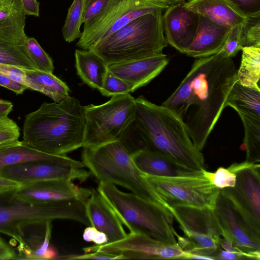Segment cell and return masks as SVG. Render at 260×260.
Returning <instances> with one entry per match:
<instances>
[{
	"mask_svg": "<svg viewBox=\"0 0 260 260\" xmlns=\"http://www.w3.org/2000/svg\"><path fill=\"white\" fill-rule=\"evenodd\" d=\"M85 253L101 251L127 259H183L187 254L179 246L167 244L142 234H127L123 239L113 243L84 247Z\"/></svg>",
	"mask_w": 260,
	"mask_h": 260,
	"instance_id": "12",
	"label": "cell"
},
{
	"mask_svg": "<svg viewBox=\"0 0 260 260\" xmlns=\"http://www.w3.org/2000/svg\"><path fill=\"white\" fill-rule=\"evenodd\" d=\"M24 71L27 88L40 92L56 103L61 102L70 96L68 86L53 73L26 69Z\"/></svg>",
	"mask_w": 260,
	"mask_h": 260,
	"instance_id": "26",
	"label": "cell"
},
{
	"mask_svg": "<svg viewBox=\"0 0 260 260\" xmlns=\"http://www.w3.org/2000/svg\"><path fill=\"white\" fill-rule=\"evenodd\" d=\"M110 0H86L83 23L86 24L98 16L105 8Z\"/></svg>",
	"mask_w": 260,
	"mask_h": 260,
	"instance_id": "39",
	"label": "cell"
},
{
	"mask_svg": "<svg viewBox=\"0 0 260 260\" xmlns=\"http://www.w3.org/2000/svg\"><path fill=\"white\" fill-rule=\"evenodd\" d=\"M65 259H123L121 256L109 254L101 251L87 252L81 255H70L59 257Z\"/></svg>",
	"mask_w": 260,
	"mask_h": 260,
	"instance_id": "41",
	"label": "cell"
},
{
	"mask_svg": "<svg viewBox=\"0 0 260 260\" xmlns=\"http://www.w3.org/2000/svg\"><path fill=\"white\" fill-rule=\"evenodd\" d=\"M214 210L223 231L222 237L230 239L250 259L259 260L260 238L253 233L221 189Z\"/></svg>",
	"mask_w": 260,
	"mask_h": 260,
	"instance_id": "13",
	"label": "cell"
},
{
	"mask_svg": "<svg viewBox=\"0 0 260 260\" xmlns=\"http://www.w3.org/2000/svg\"><path fill=\"white\" fill-rule=\"evenodd\" d=\"M247 18L243 27L245 46L260 47V15Z\"/></svg>",
	"mask_w": 260,
	"mask_h": 260,
	"instance_id": "35",
	"label": "cell"
},
{
	"mask_svg": "<svg viewBox=\"0 0 260 260\" xmlns=\"http://www.w3.org/2000/svg\"><path fill=\"white\" fill-rule=\"evenodd\" d=\"M98 192L113 208L130 233L145 235L161 243H177L174 216L170 210L133 193L120 190L115 185L100 181Z\"/></svg>",
	"mask_w": 260,
	"mask_h": 260,
	"instance_id": "6",
	"label": "cell"
},
{
	"mask_svg": "<svg viewBox=\"0 0 260 260\" xmlns=\"http://www.w3.org/2000/svg\"><path fill=\"white\" fill-rule=\"evenodd\" d=\"M225 106L231 107L237 112L260 119L259 86H246L237 80L228 94Z\"/></svg>",
	"mask_w": 260,
	"mask_h": 260,
	"instance_id": "27",
	"label": "cell"
},
{
	"mask_svg": "<svg viewBox=\"0 0 260 260\" xmlns=\"http://www.w3.org/2000/svg\"><path fill=\"white\" fill-rule=\"evenodd\" d=\"M240 66L237 70L238 82L248 87L258 86L260 77V47L244 46Z\"/></svg>",
	"mask_w": 260,
	"mask_h": 260,
	"instance_id": "28",
	"label": "cell"
},
{
	"mask_svg": "<svg viewBox=\"0 0 260 260\" xmlns=\"http://www.w3.org/2000/svg\"></svg>",
	"mask_w": 260,
	"mask_h": 260,
	"instance_id": "50",
	"label": "cell"
},
{
	"mask_svg": "<svg viewBox=\"0 0 260 260\" xmlns=\"http://www.w3.org/2000/svg\"><path fill=\"white\" fill-rule=\"evenodd\" d=\"M131 155L136 167L145 175L169 177L205 175V170L199 171L186 167L160 153L141 150Z\"/></svg>",
	"mask_w": 260,
	"mask_h": 260,
	"instance_id": "20",
	"label": "cell"
},
{
	"mask_svg": "<svg viewBox=\"0 0 260 260\" xmlns=\"http://www.w3.org/2000/svg\"><path fill=\"white\" fill-rule=\"evenodd\" d=\"M83 239L87 242H92L96 245H100L108 242L106 235L92 226H87L83 233Z\"/></svg>",
	"mask_w": 260,
	"mask_h": 260,
	"instance_id": "42",
	"label": "cell"
},
{
	"mask_svg": "<svg viewBox=\"0 0 260 260\" xmlns=\"http://www.w3.org/2000/svg\"><path fill=\"white\" fill-rule=\"evenodd\" d=\"M164 12L162 24L166 40L184 54L196 36L200 15L181 3L169 6Z\"/></svg>",
	"mask_w": 260,
	"mask_h": 260,
	"instance_id": "16",
	"label": "cell"
},
{
	"mask_svg": "<svg viewBox=\"0 0 260 260\" xmlns=\"http://www.w3.org/2000/svg\"><path fill=\"white\" fill-rule=\"evenodd\" d=\"M17 258L14 249L0 237V259Z\"/></svg>",
	"mask_w": 260,
	"mask_h": 260,
	"instance_id": "45",
	"label": "cell"
},
{
	"mask_svg": "<svg viewBox=\"0 0 260 260\" xmlns=\"http://www.w3.org/2000/svg\"><path fill=\"white\" fill-rule=\"evenodd\" d=\"M228 169L236 175L234 187L221 190L253 233L260 238V165L234 163Z\"/></svg>",
	"mask_w": 260,
	"mask_h": 260,
	"instance_id": "11",
	"label": "cell"
},
{
	"mask_svg": "<svg viewBox=\"0 0 260 260\" xmlns=\"http://www.w3.org/2000/svg\"><path fill=\"white\" fill-rule=\"evenodd\" d=\"M30 161H46L75 168H83L82 161L67 155L47 154L25 146L22 141L15 140L0 144V171L11 165Z\"/></svg>",
	"mask_w": 260,
	"mask_h": 260,
	"instance_id": "21",
	"label": "cell"
},
{
	"mask_svg": "<svg viewBox=\"0 0 260 260\" xmlns=\"http://www.w3.org/2000/svg\"><path fill=\"white\" fill-rule=\"evenodd\" d=\"M99 91L104 96L112 97L118 94L132 92V88L126 82L108 70L102 87Z\"/></svg>",
	"mask_w": 260,
	"mask_h": 260,
	"instance_id": "34",
	"label": "cell"
},
{
	"mask_svg": "<svg viewBox=\"0 0 260 260\" xmlns=\"http://www.w3.org/2000/svg\"><path fill=\"white\" fill-rule=\"evenodd\" d=\"M0 86L7 88L16 94H22L27 89V87L19 82L10 79L5 75L0 73Z\"/></svg>",
	"mask_w": 260,
	"mask_h": 260,
	"instance_id": "43",
	"label": "cell"
},
{
	"mask_svg": "<svg viewBox=\"0 0 260 260\" xmlns=\"http://www.w3.org/2000/svg\"><path fill=\"white\" fill-rule=\"evenodd\" d=\"M25 14L20 0H10L0 8V37L24 44Z\"/></svg>",
	"mask_w": 260,
	"mask_h": 260,
	"instance_id": "25",
	"label": "cell"
},
{
	"mask_svg": "<svg viewBox=\"0 0 260 260\" xmlns=\"http://www.w3.org/2000/svg\"><path fill=\"white\" fill-rule=\"evenodd\" d=\"M91 173L83 168H75L46 161H30L7 166L0 176L21 185L49 179L86 181Z\"/></svg>",
	"mask_w": 260,
	"mask_h": 260,
	"instance_id": "14",
	"label": "cell"
},
{
	"mask_svg": "<svg viewBox=\"0 0 260 260\" xmlns=\"http://www.w3.org/2000/svg\"><path fill=\"white\" fill-rule=\"evenodd\" d=\"M85 208L91 226L105 233L108 239V243L118 241L126 236L116 213L98 191L93 189L85 203Z\"/></svg>",
	"mask_w": 260,
	"mask_h": 260,
	"instance_id": "19",
	"label": "cell"
},
{
	"mask_svg": "<svg viewBox=\"0 0 260 260\" xmlns=\"http://www.w3.org/2000/svg\"><path fill=\"white\" fill-rule=\"evenodd\" d=\"M12 190L0 193V233L18 243V258L43 259L50 247L54 220L69 219L91 225L84 202L29 204L16 198Z\"/></svg>",
	"mask_w": 260,
	"mask_h": 260,
	"instance_id": "2",
	"label": "cell"
},
{
	"mask_svg": "<svg viewBox=\"0 0 260 260\" xmlns=\"http://www.w3.org/2000/svg\"><path fill=\"white\" fill-rule=\"evenodd\" d=\"M162 11L137 17L97 43L90 50L107 64L162 53L168 44L164 35Z\"/></svg>",
	"mask_w": 260,
	"mask_h": 260,
	"instance_id": "5",
	"label": "cell"
},
{
	"mask_svg": "<svg viewBox=\"0 0 260 260\" xmlns=\"http://www.w3.org/2000/svg\"><path fill=\"white\" fill-rule=\"evenodd\" d=\"M81 158L84 166L99 181L120 185L145 200L168 208L118 141L84 147Z\"/></svg>",
	"mask_w": 260,
	"mask_h": 260,
	"instance_id": "7",
	"label": "cell"
},
{
	"mask_svg": "<svg viewBox=\"0 0 260 260\" xmlns=\"http://www.w3.org/2000/svg\"><path fill=\"white\" fill-rule=\"evenodd\" d=\"M0 64L37 70L24 44L0 37Z\"/></svg>",
	"mask_w": 260,
	"mask_h": 260,
	"instance_id": "30",
	"label": "cell"
},
{
	"mask_svg": "<svg viewBox=\"0 0 260 260\" xmlns=\"http://www.w3.org/2000/svg\"><path fill=\"white\" fill-rule=\"evenodd\" d=\"M169 6L157 0H110L103 11L90 22L84 24L76 46L90 50L104 38L142 15L161 11Z\"/></svg>",
	"mask_w": 260,
	"mask_h": 260,
	"instance_id": "9",
	"label": "cell"
},
{
	"mask_svg": "<svg viewBox=\"0 0 260 260\" xmlns=\"http://www.w3.org/2000/svg\"><path fill=\"white\" fill-rule=\"evenodd\" d=\"M167 205H186L214 209L220 189L205 176L159 177L145 175Z\"/></svg>",
	"mask_w": 260,
	"mask_h": 260,
	"instance_id": "10",
	"label": "cell"
},
{
	"mask_svg": "<svg viewBox=\"0 0 260 260\" xmlns=\"http://www.w3.org/2000/svg\"><path fill=\"white\" fill-rule=\"evenodd\" d=\"M75 66L82 81L92 88L101 89L108 71V64L91 50L76 49Z\"/></svg>",
	"mask_w": 260,
	"mask_h": 260,
	"instance_id": "24",
	"label": "cell"
},
{
	"mask_svg": "<svg viewBox=\"0 0 260 260\" xmlns=\"http://www.w3.org/2000/svg\"><path fill=\"white\" fill-rule=\"evenodd\" d=\"M132 122L119 142L131 154L141 150L161 153L195 170H206L203 154L193 145L181 118L143 96L135 99Z\"/></svg>",
	"mask_w": 260,
	"mask_h": 260,
	"instance_id": "3",
	"label": "cell"
},
{
	"mask_svg": "<svg viewBox=\"0 0 260 260\" xmlns=\"http://www.w3.org/2000/svg\"><path fill=\"white\" fill-rule=\"evenodd\" d=\"M168 208L179 223L185 237L223 236V231L214 209L186 205Z\"/></svg>",
	"mask_w": 260,
	"mask_h": 260,
	"instance_id": "17",
	"label": "cell"
},
{
	"mask_svg": "<svg viewBox=\"0 0 260 260\" xmlns=\"http://www.w3.org/2000/svg\"><path fill=\"white\" fill-rule=\"evenodd\" d=\"M184 5L199 15L230 28L245 24L248 18L227 0H189Z\"/></svg>",
	"mask_w": 260,
	"mask_h": 260,
	"instance_id": "23",
	"label": "cell"
},
{
	"mask_svg": "<svg viewBox=\"0 0 260 260\" xmlns=\"http://www.w3.org/2000/svg\"><path fill=\"white\" fill-rule=\"evenodd\" d=\"M246 17L260 15V0H227Z\"/></svg>",
	"mask_w": 260,
	"mask_h": 260,
	"instance_id": "38",
	"label": "cell"
},
{
	"mask_svg": "<svg viewBox=\"0 0 260 260\" xmlns=\"http://www.w3.org/2000/svg\"><path fill=\"white\" fill-rule=\"evenodd\" d=\"M158 2L164 5L171 6L173 4L180 3L185 0H157Z\"/></svg>",
	"mask_w": 260,
	"mask_h": 260,
	"instance_id": "48",
	"label": "cell"
},
{
	"mask_svg": "<svg viewBox=\"0 0 260 260\" xmlns=\"http://www.w3.org/2000/svg\"><path fill=\"white\" fill-rule=\"evenodd\" d=\"M230 30V28L200 15L196 36L184 54L200 58L218 53L223 47Z\"/></svg>",
	"mask_w": 260,
	"mask_h": 260,
	"instance_id": "22",
	"label": "cell"
},
{
	"mask_svg": "<svg viewBox=\"0 0 260 260\" xmlns=\"http://www.w3.org/2000/svg\"><path fill=\"white\" fill-rule=\"evenodd\" d=\"M237 70L232 58L219 52L198 58L175 91L161 105L183 122L196 148L201 151L220 115Z\"/></svg>",
	"mask_w": 260,
	"mask_h": 260,
	"instance_id": "1",
	"label": "cell"
},
{
	"mask_svg": "<svg viewBox=\"0 0 260 260\" xmlns=\"http://www.w3.org/2000/svg\"><path fill=\"white\" fill-rule=\"evenodd\" d=\"M239 24L230 28L225 42L219 52L226 58H233L245 46L243 27Z\"/></svg>",
	"mask_w": 260,
	"mask_h": 260,
	"instance_id": "33",
	"label": "cell"
},
{
	"mask_svg": "<svg viewBox=\"0 0 260 260\" xmlns=\"http://www.w3.org/2000/svg\"><path fill=\"white\" fill-rule=\"evenodd\" d=\"M169 63L163 53L126 62L108 64V69L128 83L132 92L146 85L157 77Z\"/></svg>",
	"mask_w": 260,
	"mask_h": 260,
	"instance_id": "18",
	"label": "cell"
},
{
	"mask_svg": "<svg viewBox=\"0 0 260 260\" xmlns=\"http://www.w3.org/2000/svg\"><path fill=\"white\" fill-rule=\"evenodd\" d=\"M9 1H10V0H9ZM9 1H8V2H9ZM8 2H3V1H2L0 0V8H1V7H2L4 5L6 4V3H7Z\"/></svg>",
	"mask_w": 260,
	"mask_h": 260,
	"instance_id": "49",
	"label": "cell"
},
{
	"mask_svg": "<svg viewBox=\"0 0 260 260\" xmlns=\"http://www.w3.org/2000/svg\"><path fill=\"white\" fill-rule=\"evenodd\" d=\"M20 2L26 15L39 16L40 3L37 0H20Z\"/></svg>",
	"mask_w": 260,
	"mask_h": 260,
	"instance_id": "44",
	"label": "cell"
},
{
	"mask_svg": "<svg viewBox=\"0 0 260 260\" xmlns=\"http://www.w3.org/2000/svg\"><path fill=\"white\" fill-rule=\"evenodd\" d=\"M13 104L10 101L0 100V120L4 119L8 117L12 111Z\"/></svg>",
	"mask_w": 260,
	"mask_h": 260,
	"instance_id": "47",
	"label": "cell"
},
{
	"mask_svg": "<svg viewBox=\"0 0 260 260\" xmlns=\"http://www.w3.org/2000/svg\"><path fill=\"white\" fill-rule=\"evenodd\" d=\"M135 98L129 93L118 94L103 104L84 106L83 148H94L119 141L132 122Z\"/></svg>",
	"mask_w": 260,
	"mask_h": 260,
	"instance_id": "8",
	"label": "cell"
},
{
	"mask_svg": "<svg viewBox=\"0 0 260 260\" xmlns=\"http://www.w3.org/2000/svg\"><path fill=\"white\" fill-rule=\"evenodd\" d=\"M0 73L25 86L26 79L24 69L13 66L0 64Z\"/></svg>",
	"mask_w": 260,
	"mask_h": 260,
	"instance_id": "40",
	"label": "cell"
},
{
	"mask_svg": "<svg viewBox=\"0 0 260 260\" xmlns=\"http://www.w3.org/2000/svg\"><path fill=\"white\" fill-rule=\"evenodd\" d=\"M24 43L29 56L36 69L46 73H53V60L38 41L34 38L27 37Z\"/></svg>",
	"mask_w": 260,
	"mask_h": 260,
	"instance_id": "32",
	"label": "cell"
},
{
	"mask_svg": "<svg viewBox=\"0 0 260 260\" xmlns=\"http://www.w3.org/2000/svg\"><path fill=\"white\" fill-rule=\"evenodd\" d=\"M93 191L79 187L70 180L49 179L21 185L12 192L18 200L29 204L67 201L85 203Z\"/></svg>",
	"mask_w": 260,
	"mask_h": 260,
	"instance_id": "15",
	"label": "cell"
},
{
	"mask_svg": "<svg viewBox=\"0 0 260 260\" xmlns=\"http://www.w3.org/2000/svg\"><path fill=\"white\" fill-rule=\"evenodd\" d=\"M84 125V106L76 98L43 102L25 116L22 142L42 152L67 155L83 147Z\"/></svg>",
	"mask_w": 260,
	"mask_h": 260,
	"instance_id": "4",
	"label": "cell"
},
{
	"mask_svg": "<svg viewBox=\"0 0 260 260\" xmlns=\"http://www.w3.org/2000/svg\"><path fill=\"white\" fill-rule=\"evenodd\" d=\"M204 173L211 183L220 189L234 187L235 185L236 175L228 168L219 167L214 173L209 172L205 170Z\"/></svg>",
	"mask_w": 260,
	"mask_h": 260,
	"instance_id": "36",
	"label": "cell"
},
{
	"mask_svg": "<svg viewBox=\"0 0 260 260\" xmlns=\"http://www.w3.org/2000/svg\"><path fill=\"white\" fill-rule=\"evenodd\" d=\"M86 0H74L68 9L62 29V37L66 42L71 43L80 38L82 35L80 27Z\"/></svg>",
	"mask_w": 260,
	"mask_h": 260,
	"instance_id": "31",
	"label": "cell"
},
{
	"mask_svg": "<svg viewBox=\"0 0 260 260\" xmlns=\"http://www.w3.org/2000/svg\"><path fill=\"white\" fill-rule=\"evenodd\" d=\"M21 184L0 176V193L15 189Z\"/></svg>",
	"mask_w": 260,
	"mask_h": 260,
	"instance_id": "46",
	"label": "cell"
},
{
	"mask_svg": "<svg viewBox=\"0 0 260 260\" xmlns=\"http://www.w3.org/2000/svg\"><path fill=\"white\" fill-rule=\"evenodd\" d=\"M20 129L17 123L7 117L0 120V144L18 140Z\"/></svg>",
	"mask_w": 260,
	"mask_h": 260,
	"instance_id": "37",
	"label": "cell"
},
{
	"mask_svg": "<svg viewBox=\"0 0 260 260\" xmlns=\"http://www.w3.org/2000/svg\"><path fill=\"white\" fill-rule=\"evenodd\" d=\"M237 113L244 126V144L246 154L245 161L259 164L260 119L240 112Z\"/></svg>",
	"mask_w": 260,
	"mask_h": 260,
	"instance_id": "29",
	"label": "cell"
}]
</instances>
